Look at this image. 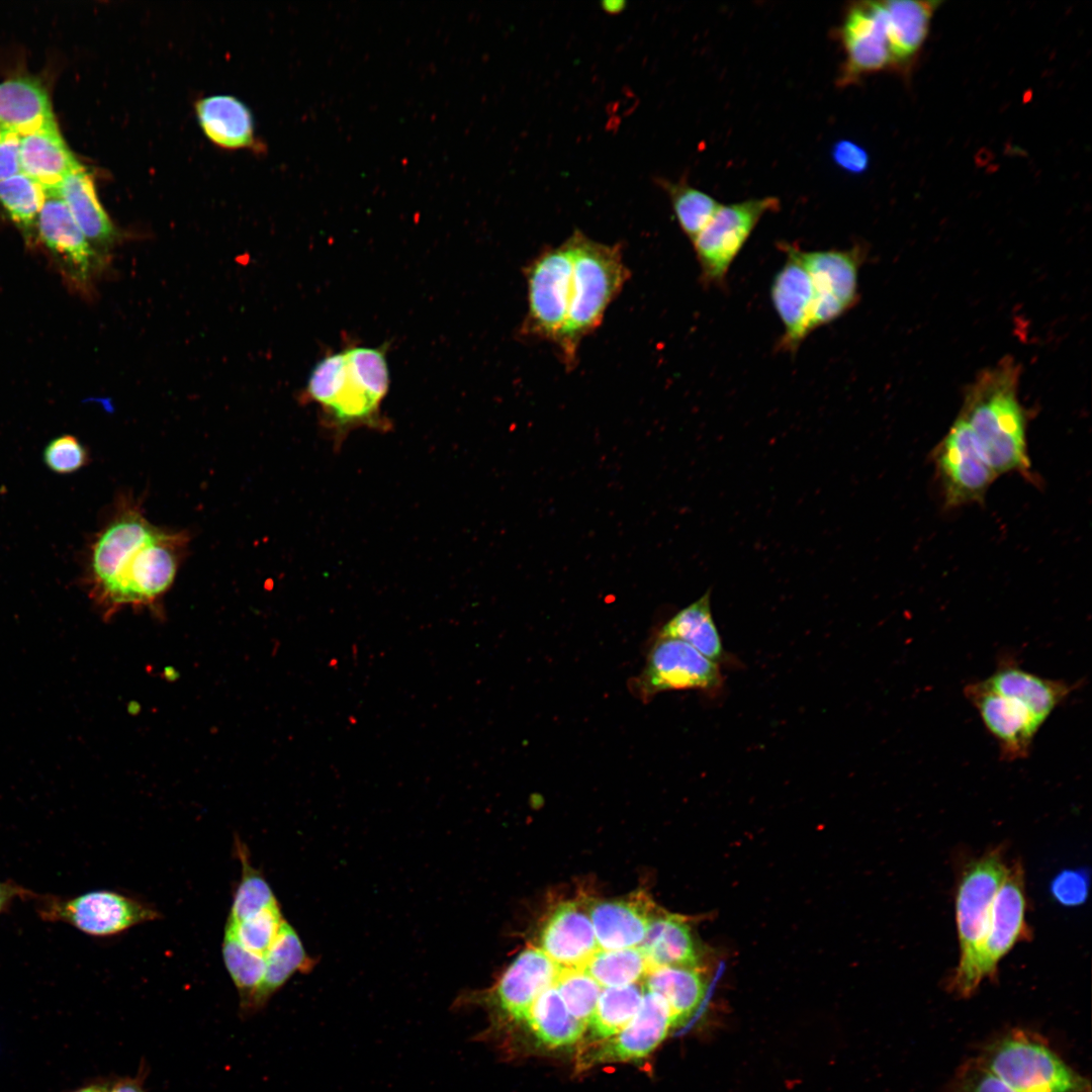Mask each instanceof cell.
<instances>
[{
    "mask_svg": "<svg viewBox=\"0 0 1092 1092\" xmlns=\"http://www.w3.org/2000/svg\"><path fill=\"white\" fill-rule=\"evenodd\" d=\"M186 532L159 528L138 504L121 498L90 545L85 584L105 616L153 605L171 586L185 556Z\"/></svg>",
    "mask_w": 1092,
    "mask_h": 1092,
    "instance_id": "1",
    "label": "cell"
},
{
    "mask_svg": "<svg viewBox=\"0 0 1092 1092\" xmlns=\"http://www.w3.org/2000/svg\"><path fill=\"white\" fill-rule=\"evenodd\" d=\"M1019 365L1010 357L980 372L965 392L958 417L997 476H1029L1027 415L1018 397Z\"/></svg>",
    "mask_w": 1092,
    "mask_h": 1092,
    "instance_id": "2",
    "label": "cell"
},
{
    "mask_svg": "<svg viewBox=\"0 0 1092 1092\" xmlns=\"http://www.w3.org/2000/svg\"><path fill=\"white\" fill-rule=\"evenodd\" d=\"M567 241L573 266L571 298L565 327L555 346L565 368L571 370L581 341L602 324L631 272L620 243H600L579 230H574Z\"/></svg>",
    "mask_w": 1092,
    "mask_h": 1092,
    "instance_id": "3",
    "label": "cell"
},
{
    "mask_svg": "<svg viewBox=\"0 0 1092 1092\" xmlns=\"http://www.w3.org/2000/svg\"><path fill=\"white\" fill-rule=\"evenodd\" d=\"M999 846L969 861L960 874L956 891V922L959 963L949 990L961 998L972 996L980 986L976 964L984 941L995 895L1008 870Z\"/></svg>",
    "mask_w": 1092,
    "mask_h": 1092,
    "instance_id": "4",
    "label": "cell"
},
{
    "mask_svg": "<svg viewBox=\"0 0 1092 1092\" xmlns=\"http://www.w3.org/2000/svg\"><path fill=\"white\" fill-rule=\"evenodd\" d=\"M977 1059L1016 1092H1091L1085 1077L1028 1030L1007 1031L989 1042Z\"/></svg>",
    "mask_w": 1092,
    "mask_h": 1092,
    "instance_id": "5",
    "label": "cell"
},
{
    "mask_svg": "<svg viewBox=\"0 0 1092 1092\" xmlns=\"http://www.w3.org/2000/svg\"><path fill=\"white\" fill-rule=\"evenodd\" d=\"M572 254L566 239L540 252L524 268L527 312L519 334L554 345L566 324L572 287Z\"/></svg>",
    "mask_w": 1092,
    "mask_h": 1092,
    "instance_id": "6",
    "label": "cell"
},
{
    "mask_svg": "<svg viewBox=\"0 0 1092 1092\" xmlns=\"http://www.w3.org/2000/svg\"><path fill=\"white\" fill-rule=\"evenodd\" d=\"M779 206V199L770 196L720 205L692 242L703 286H726L729 269L758 221Z\"/></svg>",
    "mask_w": 1092,
    "mask_h": 1092,
    "instance_id": "7",
    "label": "cell"
},
{
    "mask_svg": "<svg viewBox=\"0 0 1092 1092\" xmlns=\"http://www.w3.org/2000/svg\"><path fill=\"white\" fill-rule=\"evenodd\" d=\"M633 693L644 701L666 691L695 690L711 698L724 689L720 665L688 643L657 636L650 647L645 666L631 681Z\"/></svg>",
    "mask_w": 1092,
    "mask_h": 1092,
    "instance_id": "8",
    "label": "cell"
},
{
    "mask_svg": "<svg viewBox=\"0 0 1092 1092\" xmlns=\"http://www.w3.org/2000/svg\"><path fill=\"white\" fill-rule=\"evenodd\" d=\"M44 190L34 246L39 245L47 252L73 291L89 294L104 259L91 246L56 188Z\"/></svg>",
    "mask_w": 1092,
    "mask_h": 1092,
    "instance_id": "9",
    "label": "cell"
},
{
    "mask_svg": "<svg viewBox=\"0 0 1092 1092\" xmlns=\"http://www.w3.org/2000/svg\"><path fill=\"white\" fill-rule=\"evenodd\" d=\"M38 913L46 920L66 922L99 937L120 934L161 918V913L150 903L108 890L91 891L65 900L49 898Z\"/></svg>",
    "mask_w": 1092,
    "mask_h": 1092,
    "instance_id": "10",
    "label": "cell"
},
{
    "mask_svg": "<svg viewBox=\"0 0 1092 1092\" xmlns=\"http://www.w3.org/2000/svg\"><path fill=\"white\" fill-rule=\"evenodd\" d=\"M947 508L981 503L996 473L981 455L967 424L958 417L932 453Z\"/></svg>",
    "mask_w": 1092,
    "mask_h": 1092,
    "instance_id": "11",
    "label": "cell"
},
{
    "mask_svg": "<svg viewBox=\"0 0 1092 1092\" xmlns=\"http://www.w3.org/2000/svg\"><path fill=\"white\" fill-rule=\"evenodd\" d=\"M801 257L814 289V331L834 322L857 303L858 271L866 250L858 245L845 250H801Z\"/></svg>",
    "mask_w": 1092,
    "mask_h": 1092,
    "instance_id": "12",
    "label": "cell"
},
{
    "mask_svg": "<svg viewBox=\"0 0 1092 1092\" xmlns=\"http://www.w3.org/2000/svg\"><path fill=\"white\" fill-rule=\"evenodd\" d=\"M1024 870L1020 860L1008 867L995 895L987 932L978 954L976 977L981 984L994 979L1001 960L1021 941L1031 938L1026 921Z\"/></svg>",
    "mask_w": 1092,
    "mask_h": 1092,
    "instance_id": "13",
    "label": "cell"
},
{
    "mask_svg": "<svg viewBox=\"0 0 1092 1092\" xmlns=\"http://www.w3.org/2000/svg\"><path fill=\"white\" fill-rule=\"evenodd\" d=\"M964 695L995 738L1005 761L1026 758L1040 722L1024 705L991 689L984 679L965 686Z\"/></svg>",
    "mask_w": 1092,
    "mask_h": 1092,
    "instance_id": "14",
    "label": "cell"
},
{
    "mask_svg": "<svg viewBox=\"0 0 1092 1092\" xmlns=\"http://www.w3.org/2000/svg\"><path fill=\"white\" fill-rule=\"evenodd\" d=\"M782 250L786 261L772 279L770 298L784 327L777 348L794 354L813 332L814 289L801 249L783 243Z\"/></svg>",
    "mask_w": 1092,
    "mask_h": 1092,
    "instance_id": "15",
    "label": "cell"
},
{
    "mask_svg": "<svg viewBox=\"0 0 1092 1092\" xmlns=\"http://www.w3.org/2000/svg\"><path fill=\"white\" fill-rule=\"evenodd\" d=\"M846 55L842 80L892 69L888 20L884 1H864L851 6L841 27Z\"/></svg>",
    "mask_w": 1092,
    "mask_h": 1092,
    "instance_id": "16",
    "label": "cell"
},
{
    "mask_svg": "<svg viewBox=\"0 0 1092 1092\" xmlns=\"http://www.w3.org/2000/svg\"><path fill=\"white\" fill-rule=\"evenodd\" d=\"M672 1027V1015L666 1002L644 987L635 1016L619 1033L589 1051L584 1062L596 1065L643 1059L664 1040Z\"/></svg>",
    "mask_w": 1092,
    "mask_h": 1092,
    "instance_id": "17",
    "label": "cell"
},
{
    "mask_svg": "<svg viewBox=\"0 0 1092 1092\" xmlns=\"http://www.w3.org/2000/svg\"><path fill=\"white\" fill-rule=\"evenodd\" d=\"M558 967L541 948L528 947L506 969L491 994L490 1004L506 1017L522 1022L539 997L554 985Z\"/></svg>",
    "mask_w": 1092,
    "mask_h": 1092,
    "instance_id": "18",
    "label": "cell"
},
{
    "mask_svg": "<svg viewBox=\"0 0 1092 1092\" xmlns=\"http://www.w3.org/2000/svg\"><path fill=\"white\" fill-rule=\"evenodd\" d=\"M539 940L540 948L558 967L582 969L600 948L587 901L566 900L557 904L545 919Z\"/></svg>",
    "mask_w": 1092,
    "mask_h": 1092,
    "instance_id": "19",
    "label": "cell"
},
{
    "mask_svg": "<svg viewBox=\"0 0 1092 1092\" xmlns=\"http://www.w3.org/2000/svg\"><path fill=\"white\" fill-rule=\"evenodd\" d=\"M984 680L998 694L1024 705L1042 723L1078 688L1077 682L1044 678L1023 669L1011 652L999 656L994 672Z\"/></svg>",
    "mask_w": 1092,
    "mask_h": 1092,
    "instance_id": "20",
    "label": "cell"
},
{
    "mask_svg": "<svg viewBox=\"0 0 1092 1092\" xmlns=\"http://www.w3.org/2000/svg\"><path fill=\"white\" fill-rule=\"evenodd\" d=\"M587 907L602 949L637 947L654 913V906L641 893L623 899L587 901Z\"/></svg>",
    "mask_w": 1092,
    "mask_h": 1092,
    "instance_id": "21",
    "label": "cell"
},
{
    "mask_svg": "<svg viewBox=\"0 0 1092 1092\" xmlns=\"http://www.w3.org/2000/svg\"><path fill=\"white\" fill-rule=\"evenodd\" d=\"M892 69L908 77L928 36L931 19L940 1H884Z\"/></svg>",
    "mask_w": 1092,
    "mask_h": 1092,
    "instance_id": "22",
    "label": "cell"
},
{
    "mask_svg": "<svg viewBox=\"0 0 1092 1092\" xmlns=\"http://www.w3.org/2000/svg\"><path fill=\"white\" fill-rule=\"evenodd\" d=\"M20 170L44 189H54L81 167L63 140L56 120L20 136Z\"/></svg>",
    "mask_w": 1092,
    "mask_h": 1092,
    "instance_id": "23",
    "label": "cell"
},
{
    "mask_svg": "<svg viewBox=\"0 0 1092 1092\" xmlns=\"http://www.w3.org/2000/svg\"><path fill=\"white\" fill-rule=\"evenodd\" d=\"M56 190L91 246L105 259L107 249L113 245L117 235L98 200L90 175L81 166L68 174Z\"/></svg>",
    "mask_w": 1092,
    "mask_h": 1092,
    "instance_id": "24",
    "label": "cell"
},
{
    "mask_svg": "<svg viewBox=\"0 0 1092 1092\" xmlns=\"http://www.w3.org/2000/svg\"><path fill=\"white\" fill-rule=\"evenodd\" d=\"M637 947L645 957L650 970L658 967L699 966L698 949L691 928L687 921L676 914L654 912L645 936Z\"/></svg>",
    "mask_w": 1092,
    "mask_h": 1092,
    "instance_id": "25",
    "label": "cell"
},
{
    "mask_svg": "<svg viewBox=\"0 0 1092 1092\" xmlns=\"http://www.w3.org/2000/svg\"><path fill=\"white\" fill-rule=\"evenodd\" d=\"M711 592L673 615L658 630L657 636L679 639L718 665H735L736 658L726 651L711 612Z\"/></svg>",
    "mask_w": 1092,
    "mask_h": 1092,
    "instance_id": "26",
    "label": "cell"
},
{
    "mask_svg": "<svg viewBox=\"0 0 1092 1092\" xmlns=\"http://www.w3.org/2000/svg\"><path fill=\"white\" fill-rule=\"evenodd\" d=\"M199 124L215 145L226 149L251 146L254 141V121L249 108L230 95H212L195 105Z\"/></svg>",
    "mask_w": 1092,
    "mask_h": 1092,
    "instance_id": "27",
    "label": "cell"
},
{
    "mask_svg": "<svg viewBox=\"0 0 1092 1092\" xmlns=\"http://www.w3.org/2000/svg\"><path fill=\"white\" fill-rule=\"evenodd\" d=\"M55 120L50 98L41 83L15 77L0 83V125L20 134Z\"/></svg>",
    "mask_w": 1092,
    "mask_h": 1092,
    "instance_id": "28",
    "label": "cell"
},
{
    "mask_svg": "<svg viewBox=\"0 0 1092 1092\" xmlns=\"http://www.w3.org/2000/svg\"><path fill=\"white\" fill-rule=\"evenodd\" d=\"M644 987L659 995L669 1007L673 1027L685 1024L699 1009L707 986L698 968L658 967L644 978Z\"/></svg>",
    "mask_w": 1092,
    "mask_h": 1092,
    "instance_id": "29",
    "label": "cell"
},
{
    "mask_svg": "<svg viewBox=\"0 0 1092 1092\" xmlns=\"http://www.w3.org/2000/svg\"><path fill=\"white\" fill-rule=\"evenodd\" d=\"M264 958L263 981L251 1003L257 1007L264 1004L296 972H307L314 965L297 932L286 920Z\"/></svg>",
    "mask_w": 1092,
    "mask_h": 1092,
    "instance_id": "30",
    "label": "cell"
},
{
    "mask_svg": "<svg viewBox=\"0 0 1092 1092\" xmlns=\"http://www.w3.org/2000/svg\"><path fill=\"white\" fill-rule=\"evenodd\" d=\"M526 1022L537 1040L549 1049L571 1045L586 1030V1025L567 1010L554 986L539 995Z\"/></svg>",
    "mask_w": 1092,
    "mask_h": 1092,
    "instance_id": "31",
    "label": "cell"
},
{
    "mask_svg": "<svg viewBox=\"0 0 1092 1092\" xmlns=\"http://www.w3.org/2000/svg\"><path fill=\"white\" fill-rule=\"evenodd\" d=\"M643 992L639 983L603 988L586 1026L590 1038L604 1041L619 1033L638 1011Z\"/></svg>",
    "mask_w": 1092,
    "mask_h": 1092,
    "instance_id": "32",
    "label": "cell"
},
{
    "mask_svg": "<svg viewBox=\"0 0 1092 1092\" xmlns=\"http://www.w3.org/2000/svg\"><path fill=\"white\" fill-rule=\"evenodd\" d=\"M44 198V188L22 172L0 181V206L32 246Z\"/></svg>",
    "mask_w": 1092,
    "mask_h": 1092,
    "instance_id": "33",
    "label": "cell"
},
{
    "mask_svg": "<svg viewBox=\"0 0 1092 1092\" xmlns=\"http://www.w3.org/2000/svg\"><path fill=\"white\" fill-rule=\"evenodd\" d=\"M235 846L242 875L228 920L240 922L278 905V902L263 874L252 864L248 847L239 837L236 838Z\"/></svg>",
    "mask_w": 1092,
    "mask_h": 1092,
    "instance_id": "34",
    "label": "cell"
},
{
    "mask_svg": "<svg viewBox=\"0 0 1092 1092\" xmlns=\"http://www.w3.org/2000/svg\"><path fill=\"white\" fill-rule=\"evenodd\" d=\"M582 969L602 988L639 983L650 970L638 947L599 948Z\"/></svg>",
    "mask_w": 1092,
    "mask_h": 1092,
    "instance_id": "35",
    "label": "cell"
},
{
    "mask_svg": "<svg viewBox=\"0 0 1092 1092\" xmlns=\"http://www.w3.org/2000/svg\"><path fill=\"white\" fill-rule=\"evenodd\" d=\"M667 193L675 218L691 242L712 219L720 203L708 193L691 186L686 181L657 180Z\"/></svg>",
    "mask_w": 1092,
    "mask_h": 1092,
    "instance_id": "36",
    "label": "cell"
},
{
    "mask_svg": "<svg viewBox=\"0 0 1092 1092\" xmlns=\"http://www.w3.org/2000/svg\"><path fill=\"white\" fill-rule=\"evenodd\" d=\"M221 953L243 1003L251 1005L263 981L265 958L243 946L228 927L224 929Z\"/></svg>",
    "mask_w": 1092,
    "mask_h": 1092,
    "instance_id": "37",
    "label": "cell"
},
{
    "mask_svg": "<svg viewBox=\"0 0 1092 1092\" xmlns=\"http://www.w3.org/2000/svg\"><path fill=\"white\" fill-rule=\"evenodd\" d=\"M567 1010L587 1026L602 987L583 969L560 968L554 982Z\"/></svg>",
    "mask_w": 1092,
    "mask_h": 1092,
    "instance_id": "38",
    "label": "cell"
},
{
    "mask_svg": "<svg viewBox=\"0 0 1092 1092\" xmlns=\"http://www.w3.org/2000/svg\"><path fill=\"white\" fill-rule=\"evenodd\" d=\"M284 921L278 904L240 922L226 920L225 927L247 949L265 957Z\"/></svg>",
    "mask_w": 1092,
    "mask_h": 1092,
    "instance_id": "39",
    "label": "cell"
},
{
    "mask_svg": "<svg viewBox=\"0 0 1092 1092\" xmlns=\"http://www.w3.org/2000/svg\"><path fill=\"white\" fill-rule=\"evenodd\" d=\"M347 372L345 351L324 356L312 368L302 397L326 407L342 387Z\"/></svg>",
    "mask_w": 1092,
    "mask_h": 1092,
    "instance_id": "40",
    "label": "cell"
},
{
    "mask_svg": "<svg viewBox=\"0 0 1092 1092\" xmlns=\"http://www.w3.org/2000/svg\"><path fill=\"white\" fill-rule=\"evenodd\" d=\"M43 460L52 471L69 474L88 463V452L76 437L64 435L47 445Z\"/></svg>",
    "mask_w": 1092,
    "mask_h": 1092,
    "instance_id": "41",
    "label": "cell"
},
{
    "mask_svg": "<svg viewBox=\"0 0 1092 1092\" xmlns=\"http://www.w3.org/2000/svg\"><path fill=\"white\" fill-rule=\"evenodd\" d=\"M952 1092H1016L986 1069L978 1059L966 1062L957 1072Z\"/></svg>",
    "mask_w": 1092,
    "mask_h": 1092,
    "instance_id": "42",
    "label": "cell"
},
{
    "mask_svg": "<svg viewBox=\"0 0 1092 1092\" xmlns=\"http://www.w3.org/2000/svg\"><path fill=\"white\" fill-rule=\"evenodd\" d=\"M1089 880L1081 870H1065L1051 884L1053 898L1063 906H1079L1088 895Z\"/></svg>",
    "mask_w": 1092,
    "mask_h": 1092,
    "instance_id": "43",
    "label": "cell"
},
{
    "mask_svg": "<svg viewBox=\"0 0 1092 1092\" xmlns=\"http://www.w3.org/2000/svg\"><path fill=\"white\" fill-rule=\"evenodd\" d=\"M833 162L841 169L851 174L864 172L870 164L866 150L857 144L842 140L832 148Z\"/></svg>",
    "mask_w": 1092,
    "mask_h": 1092,
    "instance_id": "44",
    "label": "cell"
},
{
    "mask_svg": "<svg viewBox=\"0 0 1092 1092\" xmlns=\"http://www.w3.org/2000/svg\"><path fill=\"white\" fill-rule=\"evenodd\" d=\"M20 136L17 131L0 125V181L21 172Z\"/></svg>",
    "mask_w": 1092,
    "mask_h": 1092,
    "instance_id": "45",
    "label": "cell"
},
{
    "mask_svg": "<svg viewBox=\"0 0 1092 1092\" xmlns=\"http://www.w3.org/2000/svg\"><path fill=\"white\" fill-rule=\"evenodd\" d=\"M29 895H31V893L16 884L0 882V912H2L15 898H23Z\"/></svg>",
    "mask_w": 1092,
    "mask_h": 1092,
    "instance_id": "46",
    "label": "cell"
},
{
    "mask_svg": "<svg viewBox=\"0 0 1092 1092\" xmlns=\"http://www.w3.org/2000/svg\"><path fill=\"white\" fill-rule=\"evenodd\" d=\"M626 2L620 0H606L601 3L603 10L610 14H617L625 8Z\"/></svg>",
    "mask_w": 1092,
    "mask_h": 1092,
    "instance_id": "47",
    "label": "cell"
},
{
    "mask_svg": "<svg viewBox=\"0 0 1092 1092\" xmlns=\"http://www.w3.org/2000/svg\"><path fill=\"white\" fill-rule=\"evenodd\" d=\"M107 1092H142V1090L135 1084L120 1083L114 1086L111 1090H107Z\"/></svg>",
    "mask_w": 1092,
    "mask_h": 1092,
    "instance_id": "48",
    "label": "cell"
},
{
    "mask_svg": "<svg viewBox=\"0 0 1092 1092\" xmlns=\"http://www.w3.org/2000/svg\"><path fill=\"white\" fill-rule=\"evenodd\" d=\"M107 1090L108 1089L106 1087H104V1086L93 1085V1086H88V1087L79 1089V1090H77L75 1092H107Z\"/></svg>",
    "mask_w": 1092,
    "mask_h": 1092,
    "instance_id": "49",
    "label": "cell"
}]
</instances>
